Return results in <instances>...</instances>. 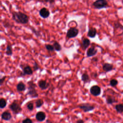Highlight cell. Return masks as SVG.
Here are the masks:
<instances>
[{
  "instance_id": "obj_15",
  "label": "cell",
  "mask_w": 123,
  "mask_h": 123,
  "mask_svg": "<svg viewBox=\"0 0 123 123\" xmlns=\"http://www.w3.org/2000/svg\"><path fill=\"white\" fill-rule=\"evenodd\" d=\"M97 34V30L96 28L94 27H91L88 29L87 32V36L90 38H94L96 37Z\"/></svg>"
},
{
  "instance_id": "obj_20",
  "label": "cell",
  "mask_w": 123,
  "mask_h": 123,
  "mask_svg": "<svg viewBox=\"0 0 123 123\" xmlns=\"http://www.w3.org/2000/svg\"><path fill=\"white\" fill-rule=\"evenodd\" d=\"M52 46L53 47L54 50H56L57 51H60L62 49L61 45L60 44V43L59 42H58L57 41H54Z\"/></svg>"
},
{
  "instance_id": "obj_13",
  "label": "cell",
  "mask_w": 123,
  "mask_h": 123,
  "mask_svg": "<svg viewBox=\"0 0 123 123\" xmlns=\"http://www.w3.org/2000/svg\"><path fill=\"white\" fill-rule=\"evenodd\" d=\"M102 69L105 72H109L113 70V66L112 64L109 63H105L102 65Z\"/></svg>"
},
{
  "instance_id": "obj_19",
  "label": "cell",
  "mask_w": 123,
  "mask_h": 123,
  "mask_svg": "<svg viewBox=\"0 0 123 123\" xmlns=\"http://www.w3.org/2000/svg\"><path fill=\"white\" fill-rule=\"evenodd\" d=\"M106 102L107 104L111 105V104H112L113 103L116 102L117 100L115 99L114 98L111 97V96L109 95L106 98Z\"/></svg>"
},
{
  "instance_id": "obj_27",
  "label": "cell",
  "mask_w": 123,
  "mask_h": 123,
  "mask_svg": "<svg viewBox=\"0 0 123 123\" xmlns=\"http://www.w3.org/2000/svg\"><path fill=\"white\" fill-rule=\"evenodd\" d=\"M27 108L30 111H32L34 109V104L32 102H29L27 104Z\"/></svg>"
},
{
  "instance_id": "obj_28",
  "label": "cell",
  "mask_w": 123,
  "mask_h": 123,
  "mask_svg": "<svg viewBox=\"0 0 123 123\" xmlns=\"http://www.w3.org/2000/svg\"><path fill=\"white\" fill-rule=\"evenodd\" d=\"M22 123H33V122L31 119L29 118H26L22 121Z\"/></svg>"
},
{
  "instance_id": "obj_1",
  "label": "cell",
  "mask_w": 123,
  "mask_h": 123,
  "mask_svg": "<svg viewBox=\"0 0 123 123\" xmlns=\"http://www.w3.org/2000/svg\"><path fill=\"white\" fill-rule=\"evenodd\" d=\"M12 18L18 24H26L29 21L28 16L21 12H13L12 13Z\"/></svg>"
},
{
  "instance_id": "obj_8",
  "label": "cell",
  "mask_w": 123,
  "mask_h": 123,
  "mask_svg": "<svg viewBox=\"0 0 123 123\" xmlns=\"http://www.w3.org/2000/svg\"><path fill=\"white\" fill-rule=\"evenodd\" d=\"M37 84L39 87L42 90L47 89L49 86V83H48L46 80L42 79L38 81Z\"/></svg>"
},
{
  "instance_id": "obj_23",
  "label": "cell",
  "mask_w": 123,
  "mask_h": 123,
  "mask_svg": "<svg viewBox=\"0 0 123 123\" xmlns=\"http://www.w3.org/2000/svg\"><path fill=\"white\" fill-rule=\"evenodd\" d=\"M43 103L44 101L42 99H37L35 102L36 107L37 108H40L43 105Z\"/></svg>"
},
{
  "instance_id": "obj_22",
  "label": "cell",
  "mask_w": 123,
  "mask_h": 123,
  "mask_svg": "<svg viewBox=\"0 0 123 123\" xmlns=\"http://www.w3.org/2000/svg\"><path fill=\"white\" fill-rule=\"evenodd\" d=\"M6 54L8 56H11L12 54V49L11 45H8L6 47Z\"/></svg>"
},
{
  "instance_id": "obj_26",
  "label": "cell",
  "mask_w": 123,
  "mask_h": 123,
  "mask_svg": "<svg viewBox=\"0 0 123 123\" xmlns=\"http://www.w3.org/2000/svg\"><path fill=\"white\" fill-rule=\"evenodd\" d=\"M45 46V48L46 49H47L48 51H54V49L52 45H50V44H46Z\"/></svg>"
},
{
  "instance_id": "obj_11",
  "label": "cell",
  "mask_w": 123,
  "mask_h": 123,
  "mask_svg": "<svg viewBox=\"0 0 123 123\" xmlns=\"http://www.w3.org/2000/svg\"><path fill=\"white\" fill-rule=\"evenodd\" d=\"M46 115L43 111H38L36 114V119L39 122L44 121L46 119Z\"/></svg>"
},
{
  "instance_id": "obj_9",
  "label": "cell",
  "mask_w": 123,
  "mask_h": 123,
  "mask_svg": "<svg viewBox=\"0 0 123 123\" xmlns=\"http://www.w3.org/2000/svg\"><path fill=\"white\" fill-rule=\"evenodd\" d=\"M39 15L44 19L47 18L48 17H49L50 14V12L45 7L42 8L40 10L39 12Z\"/></svg>"
},
{
  "instance_id": "obj_34",
  "label": "cell",
  "mask_w": 123,
  "mask_h": 123,
  "mask_svg": "<svg viewBox=\"0 0 123 123\" xmlns=\"http://www.w3.org/2000/svg\"><path fill=\"white\" fill-rule=\"evenodd\" d=\"M46 123H53V122H52L49 121V120H47L46 121Z\"/></svg>"
},
{
  "instance_id": "obj_7",
  "label": "cell",
  "mask_w": 123,
  "mask_h": 123,
  "mask_svg": "<svg viewBox=\"0 0 123 123\" xmlns=\"http://www.w3.org/2000/svg\"><path fill=\"white\" fill-rule=\"evenodd\" d=\"M90 92L91 94L94 96H98L100 95L101 92V88L97 85H94L90 87Z\"/></svg>"
},
{
  "instance_id": "obj_24",
  "label": "cell",
  "mask_w": 123,
  "mask_h": 123,
  "mask_svg": "<svg viewBox=\"0 0 123 123\" xmlns=\"http://www.w3.org/2000/svg\"><path fill=\"white\" fill-rule=\"evenodd\" d=\"M7 105V101L6 100L3 98L0 99V108L3 109Z\"/></svg>"
},
{
  "instance_id": "obj_17",
  "label": "cell",
  "mask_w": 123,
  "mask_h": 123,
  "mask_svg": "<svg viewBox=\"0 0 123 123\" xmlns=\"http://www.w3.org/2000/svg\"><path fill=\"white\" fill-rule=\"evenodd\" d=\"M90 44V41L89 39H88L87 38H84L82 40V45L83 49L86 50L88 46Z\"/></svg>"
},
{
  "instance_id": "obj_5",
  "label": "cell",
  "mask_w": 123,
  "mask_h": 123,
  "mask_svg": "<svg viewBox=\"0 0 123 123\" xmlns=\"http://www.w3.org/2000/svg\"><path fill=\"white\" fill-rule=\"evenodd\" d=\"M108 5L106 0H96L93 3V6L98 9L106 8Z\"/></svg>"
},
{
  "instance_id": "obj_32",
  "label": "cell",
  "mask_w": 123,
  "mask_h": 123,
  "mask_svg": "<svg viewBox=\"0 0 123 123\" xmlns=\"http://www.w3.org/2000/svg\"><path fill=\"white\" fill-rule=\"evenodd\" d=\"M55 0H44V1L45 2H49L50 3H53L54 1H55Z\"/></svg>"
},
{
  "instance_id": "obj_18",
  "label": "cell",
  "mask_w": 123,
  "mask_h": 123,
  "mask_svg": "<svg viewBox=\"0 0 123 123\" xmlns=\"http://www.w3.org/2000/svg\"><path fill=\"white\" fill-rule=\"evenodd\" d=\"M81 80L84 82V83H89L90 81V79L89 78V75H88L87 74L84 73H83L82 75H81Z\"/></svg>"
},
{
  "instance_id": "obj_33",
  "label": "cell",
  "mask_w": 123,
  "mask_h": 123,
  "mask_svg": "<svg viewBox=\"0 0 123 123\" xmlns=\"http://www.w3.org/2000/svg\"><path fill=\"white\" fill-rule=\"evenodd\" d=\"M92 61L94 62H97L98 61V59L97 57H94L92 59Z\"/></svg>"
},
{
  "instance_id": "obj_10",
  "label": "cell",
  "mask_w": 123,
  "mask_h": 123,
  "mask_svg": "<svg viewBox=\"0 0 123 123\" xmlns=\"http://www.w3.org/2000/svg\"><path fill=\"white\" fill-rule=\"evenodd\" d=\"M22 69H23L22 75H32L33 73V71L32 68L28 65L24 66V67L22 68Z\"/></svg>"
},
{
  "instance_id": "obj_31",
  "label": "cell",
  "mask_w": 123,
  "mask_h": 123,
  "mask_svg": "<svg viewBox=\"0 0 123 123\" xmlns=\"http://www.w3.org/2000/svg\"><path fill=\"white\" fill-rule=\"evenodd\" d=\"M84 122L85 121L82 119H79L76 121V123H84Z\"/></svg>"
},
{
  "instance_id": "obj_3",
  "label": "cell",
  "mask_w": 123,
  "mask_h": 123,
  "mask_svg": "<svg viewBox=\"0 0 123 123\" xmlns=\"http://www.w3.org/2000/svg\"><path fill=\"white\" fill-rule=\"evenodd\" d=\"M78 107L81 109L84 112H87L92 111L95 108V107L89 103H83L78 105Z\"/></svg>"
},
{
  "instance_id": "obj_6",
  "label": "cell",
  "mask_w": 123,
  "mask_h": 123,
  "mask_svg": "<svg viewBox=\"0 0 123 123\" xmlns=\"http://www.w3.org/2000/svg\"><path fill=\"white\" fill-rule=\"evenodd\" d=\"M79 33L78 29L76 27H71L67 32L66 36L69 38H74L76 37Z\"/></svg>"
},
{
  "instance_id": "obj_14",
  "label": "cell",
  "mask_w": 123,
  "mask_h": 123,
  "mask_svg": "<svg viewBox=\"0 0 123 123\" xmlns=\"http://www.w3.org/2000/svg\"><path fill=\"white\" fill-rule=\"evenodd\" d=\"M12 117L11 113L7 111H4L1 115V119L5 121H9L12 119Z\"/></svg>"
},
{
  "instance_id": "obj_29",
  "label": "cell",
  "mask_w": 123,
  "mask_h": 123,
  "mask_svg": "<svg viewBox=\"0 0 123 123\" xmlns=\"http://www.w3.org/2000/svg\"><path fill=\"white\" fill-rule=\"evenodd\" d=\"M5 78H6V76L0 75V86L3 84L5 80Z\"/></svg>"
},
{
  "instance_id": "obj_16",
  "label": "cell",
  "mask_w": 123,
  "mask_h": 123,
  "mask_svg": "<svg viewBox=\"0 0 123 123\" xmlns=\"http://www.w3.org/2000/svg\"><path fill=\"white\" fill-rule=\"evenodd\" d=\"M16 89L18 91L22 92L25 90L26 86L25 85L22 81L18 83V84L16 86Z\"/></svg>"
},
{
  "instance_id": "obj_2",
  "label": "cell",
  "mask_w": 123,
  "mask_h": 123,
  "mask_svg": "<svg viewBox=\"0 0 123 123\" xmlns=\"http://www.w3.org/2000/svg\"><path fill=\"white\" fill-rule=\"evenodd\" d=\"M28 92H27V95H29L32 98H36L38 97V94L36 89V85L32 81H30L28 82Z\"/></svg>"
},
{
  "instance_id": "obj_25",
  "label": "cell",
  "mask_w": 123,
  "mask_h": 123,
  "mask_svg": "<svg viewBox=\"0 0 123 123\" xmlns=\"http://www.w3.org/2000/svg\"><path fill=\"white\" fill-rule=\"evenodd\" d=\"M118 84V81L115 79H111L110 81V85L112 87H114L116 86Z\"/></svg>"
},
{
  "instance_id": "obj_21",
  "label": "cell",
  "mask_w": 123,
  "mask_h": 123,
  "mask_svg": "<svg viewBox=\"0 0 123 123\" xmlns=\"http://www.w3.org/2000/svg\"><path fill=\"white\" fill-rule=\"evenodd\" d=\"M115 109L118 113H122L123 112V104H118L115 105Z\"/></svg>"
},
{
  "instance_id": "obj_12",
  "label": "cell",
  "mask_w": 123,
  "mask_h": 123,
  "mask_svg": "<svg viewBox=\"0 0 123 123\" xmlns=\"http://www.w3.org/2000/svg\"><path fill=\"white\" fill-rule=\"evenodd\" d=\"M97 49H96L94 47H91L87 49L86 51V56L88 57L94 56L97 54Z\"/></svg>"
},
{
  "instance_id": "obj_4",
  "label": "cell",
  "mask_w": 123,
  "mask_h": 123,
  "mask_svg": "<svg viewBox=\"0 0 123 123\" xmlns=\"http://www.w3.org/2000/svg\"><path fill=\"white\" fill-rule=\"evenodd\" d=\"M9 108L15 114L19 113L22 111L21 106L15 101L10 104L9 106Z\"/></svg>"
},
{
  "instance_id": "obj_30",
  "label": "cell",
  "mask_w": 123,
  "mask_h": 123,
  "mask_svg": "<svg viewBox=\"0 0 123 123\" xmlns=\"http://www.w3.org/2000/svg\"><path fill=\"white\" fill-rule=\"evenodd\" d=\"M33 69H34L35 71H37V70H38L39 69L38 64L36 62H34V65H33Z\"/></svg>"
}]
</instances>
